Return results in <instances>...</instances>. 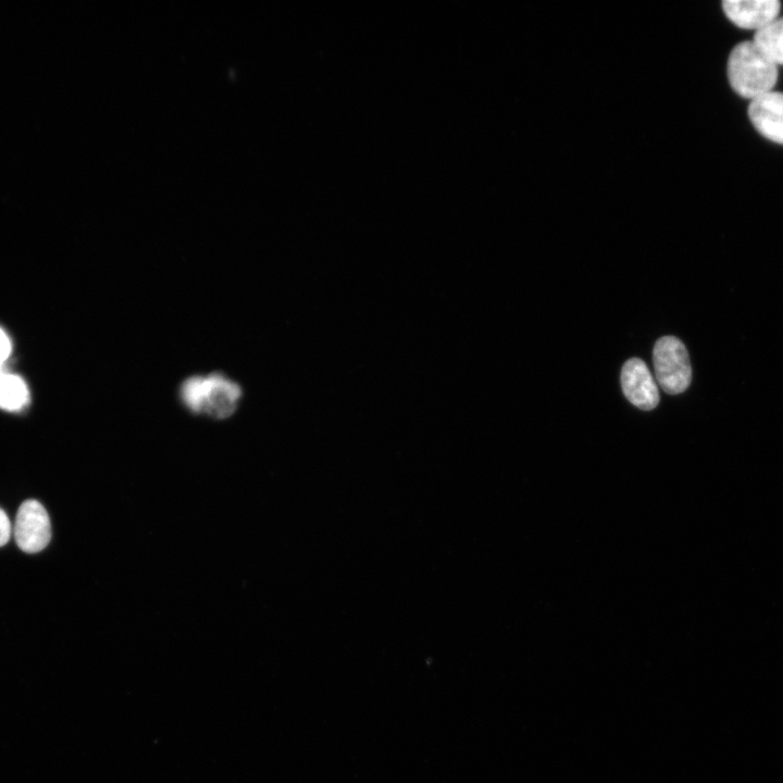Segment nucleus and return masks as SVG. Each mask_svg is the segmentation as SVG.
<instances>
[{"instance_id": "1", "label": "nucleus", "mask_w": 783, "mask_h": 783, "mask_svg": "<svg viewBox=\"0 0 783 783\" xmlns=\"http://www.w3.org/2000/svg\"><path fill=\"white\" fill-rule=\"evenodd\" d=\"M728 78L736 94L756 99L772 91L778 79V65L751 41H742L731 51Z\"/></svg>"}, {"instance_id": "2", "label": "nucleus", "mask_w": 783, "mask_h": 783, "mask_svg": "<svg viewBox=\"0 0 783 783\" xmlns=\"http://www.w3.org/2000/svg\"><path fill=\"white\" fill-rule=\"evenodd\" d=\"M181 397L183 403L194 413L225 419L237 409L241 388L223 374L196 375L183 383Z\"/></svg>"}, {"instance_id": "3", "label": "nucleus", "mask_w": 783, "mask_h": 783, "mask_svg": "<svg viewBox=\"0 0 783 783\" xmlns=\"http://www.w3.org/2000/svg\"><path fill=\"white\" fill-rule=\"evenodd\" d=\"M655 374L660 387L670 395L681 394L692 381V366L685 345L674 336L660 337L652 350Z\"/></svg>"}, {"instance_id": "4", "label": "nucleus", "mask_w": 783, "mask_h": 783, "mask_svg": "<svg viewBox=\"0 0 783 783\" xmlns=\"http://www.w3.org/2000/svg\"><path fill=\"white\" fill-rule=\"evenodd\" d=\"M14 536L17 546L28 554L38 552L48 545L51 537L50 519L39 501L28 499L20 506Z\"/></svg>"}, {"instance_id": "5", "label": "nucleus", "mask_w": 783, "mask_h": 783, "mask_svg": "<svg viewBox=\"0 0 783 783\" xmlns=\"http://www.w3.org/2000/svg\"><path fill=\"white\" fill-rule=\"evenodd\" d=\"M621 387L626 399L642 410H651L659 403L658 386L639 358H631L623 364Z\"/></svg>"}, {"instance_id": "6", "label": "nucleus", "mask_w": 783, "mask_h": 783, "mask_svg": "<svg viewBox=\"0 0 783 783\" xmlns=\"http://www.w3.org/2000/svg\"><path fill=\"white\" fill-rule=\"evenodd\" d=\"M748 116L763 137L783 145V92L772 90L753 99Z\"/></svg>"}, {"instance_id": "7", "label": "nucleus", "mask_w": 783, "mask_h": 783, "mask_svg": "<svg viewBox=\"0 0 783 783\" xmlns=\"http://www.w3.org/2000/svg\"><path fill=\"white\" fill-rule=\"evenodd\" d=\"M722 8L736 26L758 32L778 18L781 3L778 0H725Z\"/></svg>"}, {"instance_id": "8", "label": "nucleus", "mask_w": 783, "mask_h": 783, "mask_svg": "<svg viewBox=\"0 0 783 783\" xmlns=\"http://www.w3.org/2000/svg\"><path fill=\"white\" fill-rule=\"evenodd\" d=\"M753 41L773 63L783 64V16L756 32Z\"/></svg>"}, {"instance_id": "9", "label": "nucleus", "mask_w": 783, "mask_h": 783, "mask_svg": "<svg viewBox=\"0 0 783 783\" xmlns=\"http://www.w3.org/2000/svg\"><path fill=\"white\" fill-rule=\"evenodd\" d=\"M28 402L26 383L17 375L0 373V408L9 411L22 409Z\"/></svg>"}, {"instance_id": "10", "label": "nucleus", "mask_w": 783, "mask_h": 783, "mask_svg": "<svg viewBox=\"0 0 783 783\" xmlns=\"http://www.w3.org/2000/svg\"><path fill=\"white\" fill-rule=\"evenodd\" d=\"M11 535V523L7 513L0 508V547L5 545Z\"/></svg>"}, {"instance_id": "11", "label": "nucleus", "mask_w": 783, "mask_h": 783, "mask_svg": "<svg viewBox=\"0 0 783 783\" xmlns=\"http://www.w3.org/2000/svg\"><path fill=\"white\" fill-rule=\"evenodd\" d=\"M12 345L9 336L0 327V364H4L11 353Z\"/></svg>"}, {"instance_id": "12", "label": "nucleus", "mask_w": 783, "mask_h": 783, "mask_svg": "<svg viewBox=\"0 0 783 783\" xmlns=\"http://www.w3.org/2000/svg\"><path fill=\"white\" fill-rule=\"evenodd\" d=\"M4 371V364H0V373Z\"/></svg>"}]
</instances>
